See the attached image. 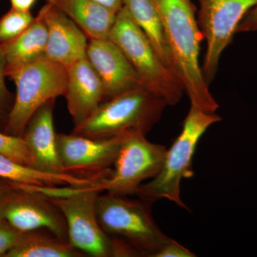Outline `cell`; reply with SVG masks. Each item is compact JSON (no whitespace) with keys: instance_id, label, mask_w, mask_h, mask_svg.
<instances>
[{"instance_id":"1","label":"cell","mask_w":257,"mask_h":257,"mask_svg":"<svg viewBox=\"0 0 257 257\" xmlns=\"http://www.w3.org/2000/svg\"><path fill=\"white\" fill-rule=\"evenodd\" d=\"M160 15L170 50L174 72L183 85L191 104L209 113L219 109L209 90L199 62L204 37L192 0H152Z\"/></svg>"},{"instance_id":"2","label":"cell","mask_w":257,"mask_h":257,"mask_svg":"<svg viewBox=\"0 0 257 257\" xmlns=\"http://www.w3.org/2000/svg\"><path fill=\"white\" fill-rule=\"evenodd\" d=\"M221 121L220 116L215 113L207 112L191 104L182 131L167 150L160 172L142 184L135 195L151 204L167 199L179 207L187 209L181 199V182L194 176L192 159L197 144L211 125Z\"/></svg>"},{"instance_id":"3","label":"cell","mask_w":257,"mask_h":257,"mask_svg":"<svg viewBox=\"0 0 257 257\" xmlns=\"http://www.w3.org/2000/svg\"><path fill=\"white\" fill-rule=\"evenodd\" d=\"M126 197L100 193L96 206L98 221L106 234L135 256L154 257L170 238L155 222L151 204Z\"/></svg>"},{"instance_id":"4","label":"cell","mask_w":257,"mask_h":257,"mask_svg":"<svg viewBox=\"0 0 257 257\" xmlns=\"http://www.w3.org/2000/svg\"><path fill=\"white\" fill-rule=\"evenodd\" d=\"M96 185V184H95ZM95 185L72 188H47L51 201L63 214L68 241L80 252L94 257L126 256L124 246L110 237L101 227L96 215V200L101 193Z\"/></svg>"},{"instance_id":"5","label":"cell","mask_w":257,"mask_h":257,"mask_svg":"<svg viewBox=\"0 0 257 257\" xmlns=\"http://www.w3.org/2000/svg\"><path fill=\"white\" fill-rule=\"evenodd\" d=\"M108 39L130 61L144 87L163 99L167 106L178 104L185 92L182 82L162 62L148 37L124 6L116 15Z\"/></svg>"},{"instance_id":"6","label":"cell","mask_w":257,"mask_h":257,"mask_svg":"<svg viewBox=\"0 0 257 257\" xmlns=\"http://www.w3.org/2000/svg\"><path fill=\"white\" fill-rule=\"evenodd\" d=\"M167 106L145 87L135 88L103 101L72 133L94 139L113 138L131 131L146 134L160 121Z\"/></svg>"},{"instance_id":"7","label":"cell","mask_w":257,"mask_h":257,"mask_svg":"<svg viewBox=\"0 0 257 257\" xmlns=\"http://www.w3.org/2000/svg\"><path fill=\"white\" fill-rule=\"evenodd\" d=\"M16 86V97L5 124L7 134L23 137L29 121L39 108L64 96L67 67L47 59L37 61L8 76Z\"/></svg>"},{"instance_id":"8","label":"cell","mask_w":257,"mask_h":257,"mask_svg":"<svg viewBox=\"0 0 257 257\" xmlns=\"http://www.w3.org/2000/svg\"><path fill=\"white\" fill-rule=\"evenodd\" d=\"M146 134L131 131L115 160L110 173L95 185L101 192L120 196L136 194L143 182L154 178L163 165L167 149L147 140Z\"/></svg>"},{"instance_id":"9","label":"cell","mask_w":257,"mask_h":257,"mask_svg":"<svg viewBox=\"0 0 257 257\" xmlns=\"http://www.w3.org/2000/svg\"><path fill=\"white\" fill-rule=\"evenodd\" d=\"M197 1L198 24L207 42L202 70L209 85L217 73L221 55L232 41L241 20L257 5V0Z\"/></svg>"},{"instance_id":"10","label":"cell","mask_w":257,"mask_h":257,"mask_svg":"<svg viewBox=\"0 0 257 257\" xmlns=\"http://www.w3.org/2000/svg\"><path fill=\"white\" fill-rule=\"evenodd\" d=\"M14 192H8L0 202V219L20 233L45 229L68 241L63 214L46 194L15 184Z\"/></svg>"},{"instance_id":"11","label":"cell","mask_w":257,"mask_h":257,"mask_svg":"<svg viewBox=\"0 0 257 257\" xmlns=\"http://www.w3.org/2000/svg\"><path fill=\"white\" fill-rule=\"evenodd\" d=\"M126 133L104 139L87 138L72 133L57 134V153L64 172L94 178L106 177Z\"/></svg>"},{"instance_id":"12","label":"cell","mask_w":257,"mask_h":257,"mask_svg":"<svg viewBox=\"0 0 257 257\" xmlns=\"http://www.w3.org/2000/svg\"><path fill=\"white\" fill-rule=\"evenodd\" d=\"M87 58L100 78L104 101L144 87L143 80L121 50L109 40H89Z\"/></svg>"},{"instance_id":"13","label":"cell","mask_w":257,"mask_h":257,"mask_svg":"<svg viewBox=\"0 0 257 257\" xmlns=\"http://www.w3.org/2000/svg\"><path fill=\"white\" fill-rule=\"evenodd\" d=\"M40 11L48 30L45 58L65 67L86 58L88 37L73 20L49 3Z\"/></svg>"},{"instance_id":"14","label":"cell","mask_w":257,"mask_h":257,"mask_svg":"<svg viewBox=\"0 0 257 257\" xmlns=\"http://www.w3.org/2000/svg\"><path fill=\"white\" fill-rule=\"evenodd\" d=\"M67 70L64 96L75 127L89 119L104 101V88L87 57L67 67Z\"/></svg>"},{"instance_id":"15","label":"cell","mask_w":257,"mask_h":257,"mask_svg":"<svg viewBox=\"0 0 257 257\" xmlns=\"http://www.w3.org/2000/svg\"><path fill=\"white\" fill-rule=\"evenodd\" d=\"M55 99H51L37 109L29 121L23 139L37 170L50 173H66L57 149V134L54 127Z\"/></svg>"},{"instance_id":"16","label":"cell","mask_w":257,"mask_h":257,"mask_svg":"<svg viewBox=\"0 0 257 257\" xmlns=\"http://www.w3.org/2000/svg\"><path fill=\"white\" fill-rule=\"evenodd\" d=\"M0 178L11 181L15 184L38 188H55L61 186L80 188L94 185L97 182V180L92 177L43 172L23 165L1 153Z\"/></svg>"},{"instance_id":"17","label":"cell","mask_w":257,"mask_h":257,"mask_svg":"<svg viewBox=\"0 0 257 257\" xmlns=\"http://www.w3.org/2000/svg\"><path fill=\"white\" fill-rule=\"evenodd\" d=\"M67 15L89 40H106L117 13L94 0H47Z\"/></svg>"},{"instance_id":"18","label":"cell","mask_w":257,"mask_h":257,"mask_svg":"<svg viewBox=\"0 0 257 257\" xmlns=\"http://www.w3.org/2000/svg\"><path fill=\"white\" fill-rule=\"evenodd\" d=\"M48 30L41 12L24 33L1 45L6 60V77L12 72L45 58Z\"/></svg>"},{"instance_id":"19","label":"cell","mask_w":257,"mask_h":257,"mask_svg":"<svg viewBox=\"0 0 257 257\" xmlns=\"http://www.w3.org/2000/svg\"><path fill=\"white\" fill-rule=\"evenodd\" d=\"M123 6L148 37L162 62L174 72L162 22L152 0H123Z\"/></svg>"},{"instance_id":"20","label":"cell","mask_w":257,"mask_h":257,"mask_svg":"<svg viewBox=\"0 0 257 257\" xmlns=\"http://www.w3.org/2000/svg\"><path fill=\"white\" fill-rule=\"evenodd\" d=\"M68 241L40 230L21 233L20 237L6 257H76L80 256Z\"/></svg>"},{"instance_id":"21","label":"cell","mask_w":257,"mask_h":257,"mask_svg":"<svg viewBox=\"0 0 257 257\" xmlns=\"http://www.w3.org/2000/svg\"><path fill=\"white\" fill-rule=\"evenodd\" d=\"M35 18L30 11L11 8L0 18V45L20 37L31 26Z\"/></svg>"},{"instance_id":"22","label":"cell","mask_w":257,"mask_h":257,"mask_svg":"<svg viewBox=\"0 0 257 257\" xmlns=\"http://www.w3.org/2000/svg\"><path fill=\"white\" fill-rule=\"evenodd\" d=\"M0 153L23 165L35 168L31 155L23 137L0 133Z\"/></svg>"},{"instance_id":"23","label":"cell","mask_w":257,"mask_h":257,"mask_svg":"<svg viewBox=\"0 0 257 257\" xmlns=\"http://www.w3.org/2000/svg\"><path fill=\"white\" fill-rule=\"evenodd\" d=\"M6 77V60L3 49L0 46V119L5 113L9 114L11 107H10V101L11 94L8 91L5 84V78Z\"/></svg>"},{"instance_id":"24","label":"cell","mask_w":257,"mask_h":257,"mask_svg":"<svg viewBox=\"0 0 257 257\" xmlns=\"http://www.w3.org/2000/svg\"><path fill=\"white\" fill-rule=\"evenodd\" d=\"M21 233L12 227L6 221L0 219V256H5L15 246Z\"/></svg>"},{"instance_id":"25","label":"cell","mask_w":257,"mask_h":257,"mask_svg":"<svg viewBox=\"0 0 257 257\" xmlns=\"http://www.w3.org/2000/svg\"><path fill=\"white\" fill-rule=\"evenodd\" d=\"M195 253H193L188 248L184 247L183 245L170 239L162 248L157 251L154 257H194Z\"/></svg>"},{"instance_id":"26","label":"cell","mask_w":257,"mask_h":257,"mask_svg":"<svg viewBox=\"0 0 257 257\" xmlns=\"http://www.w3.org/2000/svg\"><path fill=\"white\" fill-rule=\"evenodd\" d=\"M257 31V5L246 15L238 26L236 33Z\"/></svg>"},{"instance_id":"27","label":"cell","mask_w":257,"mask_h":257,"mask_svg":"<svg viewBox=\"0 0 257 257\" xmlns=\"http://www.w3.org/2000/svg\"><path fill=\"white\" fill-rule=\"evenodd\" d=\"M35 2L36 0H10L12 8L26 12L30 11Z\"/></svg>"},{"instance_id":"28","label":"cell","mask_w":257,"mask_h":257,"mask_svg":"<svg viewBox=\"0 0 257 257\" xmlns=\"http://www.w3.org/2000/svg\"><path fill=\"white\" fill-rule=\"evenodd\" d=\"M94 1L116 13H118V12L123 8V0H94Z\"/></svg>"},{"instance_id":"29","label":"cell","mask_w":257,"mask_h":257,"mask_svg":"<svg viewBox=\"0 0 257 257\" xmlns=\"http://www.w3.org/2000/svg\"><path fill=\"white\" fill-rule=\"evenodd\" d=\"M8 192V189L4 186L0 185V202L3 200V198L6 195L7 193Z\"/></svg>"}]
</instances>
